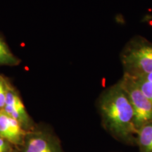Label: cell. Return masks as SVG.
<instances>
[{
  "label": "cell",
  "instance_id": "cell-1",
  "mask_svg": "<svg viewBox=\"0 0 152 152\" xmlns=\"http://www.w3.org/2000/svg\"><path fill=\"white\" fill-rule=\"evenodd\" d=\"M98 107L104 129L118 141L136 145L134 112L126 93L119 83L101 94Z\"/></svg>",
  "mask_w": 152,
  "mask_h": 152
},
{
  "label": "cell",
  "instance_id": "cell-2",
  "mask_svg": "<svg viewBox=\"0 0 152 152\" xmlns=\"http://www.w3.org/2000/svg\"><path fill=\"white\" fill-rule=\"evenodd\" d=\"M121 59L127 75L136 77L152 73V44L141 41L130 43Z\"/></svg>",
  "mask_w": 152,
  "mask_h": 152
},
{
  "label": "cell",
  "instance_id": "cell-3",
  "mask_svg": "<svg viewBox=\"0 0 152 152\" xmlns=\"http://www.w3.org/2000/svg\"><path fill=\"white\" fill-rule=\"evenodd\" d=\"M119 84L126 93L134 112V123L136 130L146 123L152 122V102L143 94L135 81L124 73Z\"/></svg>",
  "mask_w": 152,
  "mask_h": 152
},
{
  "label": "cell",
  "instance_id": "cell-4",
  "mask_svg": "<svg viewBox=\"0 0 152 152\" xmlns=\"http://www.w3.org/2000/svg\"><path fill=\"white\" fill-rule=\"evenodd\" d=\"M20 147V152H64L58 137L45 129L28 131Z\"/></svg>",
  "mask_w": 152,
  "mask_h": 152
},
{
  "label": "cell",
  "instance_id": "cell-5",
  "mask_svg": "<svg viewBox=\"0 0 152 152\" xmlns=\"http://www.w3.org/2000/svg\"><path fill=\"white\" fill-rule=\"evenodd\" d=\"M2 111L9 116L16 120L21 125L22 128L26 131L33 129V122L19 95L14 89L9 87L4 107Z\"/></svg>",
  "mask_w": 152,
  "mask_h": 152
},
{
  "label": "cell",
  "instance_id": "cell-6",
  "mask_svg": "<svg viewBox=\"0 0 152 152\" xmlns=\"http://www.w3.org/2000/svg\"><path fill=\"white\" fill-rule=\"evenodd\" d=\"M28 131L22 128L16 120L0 111V136L14 147H21Z\"/></svg>",
  "mask_w": 152,
  "mask_h": 152
},
{
  "label": "cell",
  "instance_id": "cell-7",
  "mask_svg": "<svg viewBox=\"0 0 152 152\" xmlns=\"http://www.w3.org/2000/svg\"><path fill=\"white\" fill-rule=\"evenodd\" d=\"M136 145L139 152H152V122L146 123L137 130Z\"/></svg>",
  "mask_w": 152,
  "mask_h": 152
},
{
  "label": "cell",
  "instance_id": "cell-8",
  "mask_svg": "<svg viewBox=\"0 0 152 152\" xmlns=\"http://www.w3.org/2000/svg\"><path fill=\"white\" fill-rule=\"evenodd\" d=\"M19 62L18 58L11 52L7 43L0 37V66H14L18 65Z\"/></svg>",
  "mask_w": 152,
  "mask_h": 152
},
{
  "label": "cell",
  "instance_id": "cell-9",
  "mask_svg": "<svg viewBox=\"0 0 152 152\" xmlns=\"http://www.w3.org/2000/svg\"><path fill=\"white\" fill-rule=\"evenodd\" d=\"M132 77L143 94L152 102V73Z\"/></svg>",
  "mask_w": 152,
  "mask_h": 152
},
{
  "label": "cell",
  "instance_id": "cell-10",
  "mask_svg": "<svg viewBox=\"0 0 152 152\" xmlns=\"http://www.w3.org/2000/svg\"><path fill=\"white\" fill-rule=\"evenodd\" d=\"M10 86L6 83L4 79L0 80V111L3 110L4 107L7 95Z\"/></svg>",
  "mask_w": 152,
  "mask_h": 152
},
{
  "label": "cell",
  "instance_id": "cell-11",
  "mask_svg": "<svg viewBox=\"0 0 152 152\" xmlns=\"http://www.w3.org/2000/svg\"><path fill=\"white\" fill-rule=\"evenodd\" d=\"M14 149V145L0 136V152H10Z\"/></svg>",
  "mask_w": 152,
  "mask_h": 152
},
{
  "label": "cell",
  "instance_id": "cell-12",
  "mask_svg": "<svg viewBox=\"0 0 152 152\" xmlns=\"http://www.w3.org/2000/svg\"><path fill=\"white\" fill-rule=\"evenodd\" d=\"M10 152H19V151H18V150H17V149H15V148H14V149H13V150H12V151H11Z\"/></svg>",
  "mask_w": 152,
  "mask_h": 152
},
{
  "label": "cell",
  "instance_id": "cell-13",
  "mask_svg": "<svg viewBox=\"0 0 152 152\" xmlns=\"http://www.w3.org/2000/svg\"><path fill=\"white\" fill-rule=\"evenodd\" d=\"M2 79H3V77H1V75H0V80H2Z\"/></svg>",
  "mask_w": 152,
  "mask_h": 152
}]
</instances>
